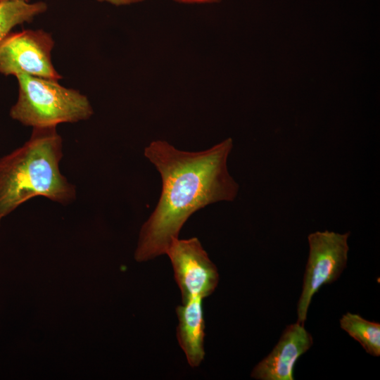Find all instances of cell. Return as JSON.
I'll return each mask as SVG.
<instances>
[{"label": "cell", "mask_w": 380, "mask_h": 380, "mask_svg": "<svg viewBox=\"0 0 380 380\" xmlns=\"http://www.w3.org/2000/svg\"><path fill=\"white\" fill-rule=\"evenodd\" d=\"M99 2H106L114 6H127L140 3L144 0H96Z\"/></svg>", "instance_id": "cell-11"}, {"label": "cell", "mask_w": 380, "mask_h": 380, "mask_svg": "<svg viewBox=\"0 0 380 380\" xmlns=\"http://www.w3.org/2000/svg\"><path fill=\"white\" fill-rule=\"evenodd\" d=\"M44 1L30 2L21 0H0V44L15 26L30 23L47 10Z\"/></svg>", "instance_id": "cell-9"}, {"label": "cell", "mask_w": 380, "mask_h": 380, "mask_svg": "<svg viewBox=\"0 0 380 380\" xmlns=\"http://www.w3.org/2000/svg\"><path fill=\"white\" fill-rule=\"evenodd\" d=\"M340 326L372 356L380 355V324L368 321L357 314L347 312L340 319Z\"/></svg>", "instance_id": "cell-10"}, {"label": "cell", "mask_w": 380, "mask_h": 380, "mask_svg": "<svg viewBox=\"0 0 380 380\" xmlns=\"http://www.w3.org/2000/svg\"><path fill=\"white\" fill-rule=\"evenodd\" d=\"M53 46L52 36L44 30L11 32L0 44V73L59 80L62 77L51 62Z\"/></svg>", "instance_id": "cell-5"}, {"label": "cell", "mask_w": 380, "mask_h": 380, "mask_svg": "<svg viewBox=\"0 0 380 380\" xmlns=\"http://www.w3.org/2000/svg\"><path fill=\"white\" fill-rule=\"evenodd\" d=\"M178 3L186 4H208L218 3L222 0H172Z\"/></svg>", "instance_id": "cell-12"}, {"label": "cell", "mask_w": 380, "mask_h": 380, "mask_svg": "<svg viewBox=\"0 0 380 380\" xmlns=\"http://www.w3.org/2000/svg\"><path fill=\"white\" fill-rule=\"evenodd\" d=\"M312 344V337L304 325L298 322L288 325L272 352L253 369L251 378L293 380L296 362Z\"/></svg>", "instance_id": "cell-7"}, {"label": "cell", "mask_w": 380, "mask_h": 380, "mask_svg": "<svg viewBox=\"0 0 380 380\" xmlns=\"http://www.w3.org/2000/svg\"><path fill=\"white\" fill-rule=\"evenodd\" d=\"M63 140L56 127H34L20 147L0 158V224L30 198L42 196L62 205L76 198V187L60 170Z\"/></svg>", "instance_id": "cell-2"}, {"label": "cell", "mask_w": 380, "mask_h": 380, "mask_svg": "<svg viewBox=\"0 0 380 380\" xmlns=\"http://www.w3.org/2000/svg\"><path fill=\"white\" fill-rule=\"evenodd\" d=\"M233 146L227 139L201 151L177 149L166 141H153L145 157L162 181L158 202L140 229L134 258L153 260L166 253L196 211L219 201H232L239 185L229 175L227 160Z\"/></svg>", "instance_id": "cell-1"}, {"label": "cell", "mask_w": 380, "mask_h": 380, "mask_svg": "<svg viewBox=\"0 0 380 380\" xmlns=\"http://www.w3.org/2000/svg\"><path fill=\"white\" fill-rule=\"evenodd\" d=\"M170 258L182 302L190 298L210 296L219 283L215 265L197 237L174 240L165 253Z\"/></svg>", "instance_id": "cell-6"}, {"label": "cell", "mask_w": 380, "mask_h": 380, "mask_svg": "<svg viewBox=\"0 0 380 380\" xmlns=\"http://www.w3.org/2000/svg\"><path fill=\"white\" fill-rule=\"evenodd\" d=\"M18 97L10 116L21 124L34 127H56L88 120L94 113L88 98L55 80L27 74L15 76Z\"/></svg>", "instance_id": "cell-3"}, {"label": "cell", "mask_w": 380, "mask_h": 380, "mask_svg": "<svg viewBox=\"0 0 380 380\" xmlns=\"http://www.w3.org/2000/svg\"><path fill=\"white\" fill-rule=\"evenodd\" d=\"M21 1H30V0H21Z\"/></svg>", "instance_id": "cell-13"}, {"label": "cell", "mask_w": 380, "mask_h": 380, "mask_svg": "<svg viewBox=\"0 0 380 380\" xmlns=\"http://www.w3.org/2000/svg\"><path fill=\"white\" fill-rule=\"evenodd\" d=\"M201 297H193L176 308L177 339L188 364L198 367L205 357V319Z\"/></svg>", "instance_id": "cell-8"}, {"label": "cell", "mask_w": 380, "mask_h": 380, "mask_svg": "<svg viewBox=\"0 0 380 380\" xmlns=\"http://www.w3.org/2000/svg\"><path fill=\"white\" fill-rule=\"evenodd\" d=\"M350 234L325 230L308 235L309 255L297 307L298 324L304 325L313 295L338 279L346 267Z\"/></svg>", "instance_id": "cell-4"}]
</instances>
